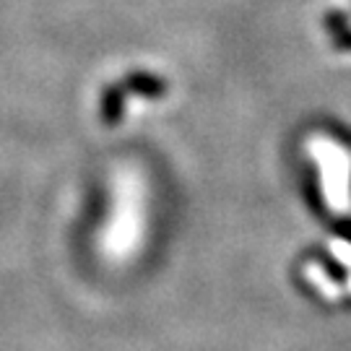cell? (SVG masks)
I'll return each instance as SVG.
<instances>
[{"label":"cell","instance_id":"obj_4","mask_svg":"<svg viewBox=\"0 0 351 351\" xmlns=\"http://www.w3.org/2000/svg\"><path fill=\"white\" fill-rule=\"evenodd\" d=\"M323 26L330 37H336L339 32H343L346 26H351V16L346 11H328L323 16Z\"/></svg>","mask_w":351,"mask_h":351},{"label":"cell","instance_id":"obj_3","mask_svg":"<svg viewBox=\"0 0 351 351\" xmlns=\"http://www.w3.org/2000/svg\"><path fill=\"white\" fill-rule=\"evenodd\" d=\"M315 252H317V263L326 268V274L333 278L336 284H346V281H349V271H346V265L341 263L339 258H333L328 250H315Z\"/></svg>","mask_w":351,"mask_h":351},{"label":"cell","instance_id":"obj_1","mask_svg":"<svg viewBox=\"0 0 351 351\" xmlns=\"http://www.w3.org/2000/svg\"><path fill=\"white\" fill-rule=\"evenodd\" d=\"M169 91L167 81L162 75L149 73V71H136V73H128L123 81L110 84L104 88L99 101V114L107 125H117L125 114V99H162L164 94Z\"/></svg>","mask_w":351,"mask_h":351},{"label":"cell","instance_id":"obj_6","mask_svg":"<svg viewBox=\"0 0 351 351\" xmlns=\"http://www.w3.org/2000/svg\"><path fill=\"white\" fill-rule=\"evenodd\" d=\"M333 39V47L341 52H351V26H346L343 32H339L336 37H330Z\"/></svg>","mask_w":351,"mask_h":351},{"label":"cell","instance_id":"obj_2","mask_svg":"<svg viewBox=\"0 0 351 351\" xmlns=\"http://www.w3.org/2000/svg\"><path fill=\"white\" fill-rule=\"evenodd\" d=\"M304 198H307V206L315 216H326V201H323V190H320V182L315 177V167H310L307 172V180H304Z\"/></svg>","mask_w":351,"mask_h":351},{"label":"cell","instance_id":"obj_5","mask_svg":"<svg viewBox=\"0 0 351 351\" xmlns=\"http://www.w3.org/2000/svg\"><path fill=\"white\" fill-rule=\"evenodd\" d=\"M330 232L336 234V237H341V239H346L351 245V219L346 216V219H336L333 224H330Z\"/></svg>","mask_w":351,"mask_h":351}]
</instances>
